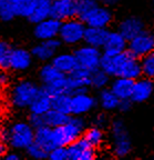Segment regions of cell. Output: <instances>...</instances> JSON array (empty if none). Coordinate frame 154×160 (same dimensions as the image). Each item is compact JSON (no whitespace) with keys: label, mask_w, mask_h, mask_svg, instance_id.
<instances>
[{"label":"cell","mask_w":154,"mask_h":160,"mask_svg":"<svg viewBox=\"0 0 154 160\" xmlns=\"http://www.w3.org/2000/svg\"><path fill=\"white\" fill-rule=\"evenodd\" d=\"M100 68L109 76L124 77L132 80L139 79L142 75L141 61L129 50L115 55L103 53L100 60Z\"/></svg>","instance_id":"cell-1"},{"label":"cell","mask_w":154,"mask_h":160,"mask_svg":"<svg viewBox=\"0 0 154 160\" xmlns=\"http://www.w3.org/2000/svg\"><path fill=\"white\" fill-rule=\"evenodd\" d=\"M84 121L79 117L70 118L62 126L52 128V139L55 146L68 147L80 138L84 131Z\"/></svg>","instance_id":"cell-2"},{"label":"cell","mask_w":154,"mask_h":160,"mask_svg":"<svg viewBox=\"0 0 154 160\" xmlns=\"http://www.w3.org/2000/svg\"><path fill=\"white\" fill-rule=\"evenodd\" d=\"M40 79L43 82V88L51 96L67 92V75L61 72L52 63L45 65L40 70Z\"/></svg>","instance_id":"cell-3"},{"label":"cell","mask_w":154,"mask_h":160,"mask_svg":"<svg viewBox=\"0 0 154 160\" xmlns=\"http://www.w3.org/2000/svg\"><path fill=\"white\" fill-rule=\"evenodd\" d=\"M85 23L81 19L71 18L61 21L59 30L60 41L65 45H77L83 41V36L85 31Z\"/></svg>","instance_id":"cell-4"},{"label":"cell","mask_w":154,"mask_h":160,"mask_svg":"<svg viewBox=\"0 0 154 160\" xmlns=\"http://www.w3.org/2000/svg\"><path fill=\"white\" fill-rule=\"evenodd\" d=\"M35 139V129L30 123L17 122L9 128L8 142L16 149H27Z\"/></svg>","instance_id":"cell-5"},{"label":"cell","mask_w":154,"mask_h":160,"mask_svg":"<svg viewBox=\"0 0 154 160\" xmlns=\"http://www.w3.org/2000/svg\"><path fill=\"white\" fill-rule=\"evenodd\" d=\"M40 88L36 83L22 80L13 87L11 91V102L17 108H29Z\"/></svg>","instance_id":"cell-6"},{"label":"cell","mask_w":154,"mask_h":160,"mask_svg":"<svg viewBox=\"0 0 154 160\" xmlns=\"http://www.w3.org/2000/svg\"><path fill=\"white\" fill-rule=\"evenodd\" d=\"M113 136V151L119 158H123L131 151V140L122 120H114L111 126Z\"/></svg>","instance_id":"cell-7"},{"label":"cell","mask_w":154,"mask_h":160,"mask_svg":"<svg viewBox=\"0 0 154 160\" xmlns=\"http://www.w3.org/2000/svg\"><path fill=\"white\" fill-rule=\"evenodd\" d=\"M73 55L77 59V65L79 68H82L90 72L100 68V60L102 55L99 48L84 45L78 48Z\"/></svg>","instance_id":"cell-8"},{"label":"cell","mask_w":154,"mask_h":160,"mask_svg":"<svg viewBox=\"0 0 154 160\" xmlns=\"http://www.w3.org/2000/svg\"><path fill=\"white\" fill-rule=\"evenodd\" d=\"M128 50L137 58H143L154 50V33L143 30L134 38L129 40Z\"/></svg>","instance_id":"cell-9"},{"label":"cell","mask_w":154,"mask_h":160,"mask_svg":"<svg viewBox=\"0 0 154 160\" xmlns=\"http://www.w3.org/2000/svg\"><path fill=\"white\" fill-rule=\"evenodd\" d=\"M89 86H91V72L90 71L77 67L73 71L67 75L68 93L70 95L87 91V88Z\"/></svg>","instance_id":"cell-10"},{"label":"cell","mask_w":154,"mask_h":160,"mask_svg":"<svg viewBox=\"0 0 154 160\" xmlns=\"http://www.w3.org/2000/svg\"><path fill=\"white\" fill-rule=\"evenodd\" d=\"M81 20L85 23L87 27L107 28V26H109V23L112 20V13L104 6L98 3L90 10L89 12L85 13L81 18Z\"/></svg>","instance_id":"cell-11"},{"label":"cell","mask_w":154,"mask_h":160,"mask_svg":"<svg viewBox=\"0 0 154 160\" xmlns=\"http://www.w3.org/2000/svg\"><path fill=\"white\" fill-rule=\"evenodd\" d=\"M79 0H52L50 17L65 21L78 16Z\"/></svg>","instance_id":"cell-12"},{"label":"cell","mask_w":154,"mask_h":160,"mask_svg":"<svg viewBox=\"0 0 154 160\" xmlns=\"http://www.w3.org/2000/svg\"><path fill=\"white\" fill-rule=\"evenodd\" d=\"M67 149L69 160H93L97 157L95 148L90 146L82 136L70 143Z\"/></svg>","instance_id":"cell-13"},{"label":"cell","mask_w":154,"mask_h":160,"mask_svg":"<svg viewBox=\"0 0 154 160\" xmlns=\"http://www.w3.org/2000/svg\"><path fill=\"white\" fill-rule=\"evenodd\" d=\"M60 26H61L60 20L49 17L47 19L42 20V21H39L38 23H36L35 35L40 40L53 39V38H57L59 36Z\"/></svg>","instance_id":"cell-14"},{"label":"cell","mask_w":154,"mask_h":160,"mask_svg":"<svg viewBox=\"0 0 154 160\" xmlns=\"http://www.w3.org/2000/svg\"><path fill=\"white\" fill-rule=\"evenodd\" d=\"M60 45H61V41L55 39V38L48 40H41V42L33 47L31 55L39 60L47 61V60L52 59L55 57L58 49L60 48Z\"/></svg>","instance_id":"cell-15"},{"label":"cell","mask_w":154,"mask_h":160,"mask_svg":"<svg viewBox=\"0 0 154 160\" xmlns=\"http://www.w3.org/2000/svg\"><path fill=\"white\" fill-rule=\"evenodd\" d=\"M95 106V100L93 97L88 95L87 91L77 92L71 95V113L73 115H83L89 112Z\"/></svg>","instance_id":"cell-16"},{"label":"cell","mask_w":154,"mask_h":160,"mask_svg":"<svg viewBox=\"0 0 154 160\" xmlns=\"http://www.w3.org/2000/svg\"><path fill=\"white\" fill-rule=\"evenodd\" d=\"M154 91V83L150 78L134 80L133 90H132L131 100L134 102H144L152 96Z\"/></svg>","instance_id":"cell-17"},{"label":"cell","mask_w":154,"mask_h":160,"mask_svg":"<svg viewBox=\"0 0 154 160\" xmlns=\"http://www.w3.org/2000/svg\"><path fill=\"white\" fill-rule=\"evenodd\" d=\"M127 47L128 40L123 37V35L120 31H111L108 33L105 42L102 48L104 49V53L115 55L127 50Z\"/></svg>","instance_id":"cell-18"},{"label":"cell","mask_w":154,"mask_h":160,"mask_svg":"<svg viewBox=\"0 0 154 160\" xmlns=\"http://www.w3.org/2000/svg\"><path fill=\"white\" fill-rule=\"evenodd\" d=\"M29 109L31 113L45 115L47 111L52 109V96L45 88H40L39 92L37 93L31 105L29 106Z\"/></svg>","instance_id":"cell-19"},{"label":"cell","mask_w":154,"mask_h":160,"mask_svg":"<svg viewBox=\"0 0 154 160\" xmlns=\"http://www.w3.org/2000/svg\"><path fill=\"white\" fill-rule=\"evenodd\" d=\"M143 30H144L143 21L137 17L125 18L119 26V31L128 41L137 36L140 32H142Z\"/></svg>","instance_id":"cell-20"},{"label":"cell","mask_w":154,"mask_h":160,"mask_svg":"<svg viewBox=\"0 0 154 160\" xmlns=\"http://www.w3.org/2000/svg\"><path fill=\"white\" fill-rule=\"evenodd\" d=\"M108 33H109V31L105 28L87 27L84 31V36H83V41L85 42V45L101 48L104 45Z\"/></svg>","instance_id":"cell-21"},{"label":"cell","mask_w":154,"mask_h":160,"mask_svg":"<svg viewBox=\"0 0 154 160\" xmlns=\"http://www.w3.org/2000/svg\"><path fill=\"white\" fill-rule=\"evenodd\" d=\"M31 60H32V55L28 50L21 48L12 49L10 56V68L18 71L26 70L31 65Z\"/></svg>","instance_id":"cell-22"},{"label":"cell","mask_w":154,"mask_h":160,"mask_svg":"<svg viewBox=\"0 0 154 160\" xmlns=\"http://www.w3.org/2000/svg\"><path fill=\"white\" fill-rule=\"evenodd\" d=\"M133 85H134V80L124 77H117V79L112 82L110 89L120 100L131 99Z\"/></svg>","instance_id":"cell-23"},{"label":"cell","mask_w":154,"mask_h":160,"mask_svg":"<svg viewBox=\"0 0 154 160\" xmlns=\"http://www.w3.org/2000/svg\"><path fill=\"white\" fill-rule=\"evenodd\" d=\"M52 65L55 66L57 69H59L61 72L70 73L71 71L78 67L77 65V59H75L73 53H60V55H55L52 58Z\"/></svg>","instance_id":"cell-24"},{"label":"cell","mask_w":154,"mask_h":160,"mask_svg":"<svg viewBox=\"0 0 154 160\" xmlns=\"http://www.w3.org/2000/svg\"><path fill=\"white\" fill-rule=\"evenodd\" d=\"M33 142L41 146L45 150L49 152L50 150L55 147L52 139V128L48 126H42L35 129V139Z\"/></svg>","instance_id":"cell-25"},{"label":"cell","mask_w":154,"mask_h":160,"mask_svg":"<svg viewBox=\"0 0 154 160\" xmlns=\"http://www.w3.org/2000/svg\"><path fill=\"white\" fill-rule=\"evenodd\" d=\"M51 3H52V0H38L33 12L30 15L28 19L32 23H38L39 21L49 18L51 12Z\"/></svg>","instance_id":"cell-26"},{"label":"cell","mask_w":154,"mask_h":160,"mask_svg":"<svg viewBox=\"0 0 154 160\" xmlns=\"http://www.w3.org/2000/svg\"><path fill=\"white\" fill-rule=\"evenodd\" d=\"M37 2L38 0H11L16 17L29 18L33 12Z\"/></svg>","instance_id":"cell-27"},{"label":"cell","mask_w":154,"mask_h":160,"mask_svg":"<svg viewBox=\"0 0 154 160\" xmlns=\"http://www.w3.org/2000/svg\"><path fill=\"white\" fill-rule=\"evenodd\" d=\"M70 119L69 115L63 112H60L58 110L50 109L49 111L43 115V120H45V126H48L50 128H55L59 126H62Z\"/></svg>","instance_id":"cell-28"},{"label":"cell","mask_w":154,"mask_h":160,"mask_svg":"<svg viewBox=\"0 0 154 160\" xmlns=\"http://www.w3.org/2000/svg\"><path fill=\"white\" fill-rule=\"evenodd\" d=\"M52 109L70 115L71 113V95L63 92L52 96Z\"/></svg>","instance_id":"cell-29"},{"label":"cell","mask_w":154,"mask_h":160,"mask_svg":"<svg viewBox=\"0 0 154 160\" xmlns=\"http://www.w3.org/2000/svg\"><path fill=\"white\" fill-rule=\"evenodd\" d=\"M100 103L102 108L105 110H114L118 109L120 103V99L113 93L111 89H103L100 93Z\"/></svg>","instance_id":"cell-30"},{"label":"cell","mask_w":154,"mask_h":160,"mask_svg":"<svg viewBox=\"0 0 154 160\" xmlns=\"http://www.w3.org/2000/svg\"><path fill=\"white\" fill-rule=\"evenodd\" d=\"M83 138L87 140V142L90 146L97 148L103 142V132H102L101 128L95 126V127L89 128L88 130H85Z\"/></svg>","instance_id":"cell-31"},{"label":"cell","mask_w":154,"mask_h":160,"mask_svg":"<svg viewBox=\"0 0 154 160\" xmlns=\"http://www.w3.org/2000/svg\"><path fill=\"white\" fill-rule=\"evenodd\" d=\"M110 76L101 68H98L91 72V86L95 88H104L109 83Z\"/></svg>","instance_id":"cell-32"},{"label":"cell","mask_w":154,"mask_h":160,"mask_svg":"<svg viewBox=\"0 0 154 160\" xmlns=\"http://www.w3.org/2000/svg\"><path fill=\"white\" fill-rule=\"evenodd\" d=\"M142 73L150 79H154V50L142 58Z\"/></svg>","instance_id":"cell-33"},{"label":"cell","mask_w":154,"mask_h":160,"mask_svg":"<svg viewBox=\"0 0 154 160\" xmlns=\"http://www.w3.org/2000/svg\"><path fill=\"white\" fill-rule=\"evenodd\" d=\"M12 48L6 41H0V69L10 68V56Z\"/></svg>","instance_id":"cell-34"},{"label":"cell","mask_w":154,"mask_h":160,"mask_svg":"<svg viewBox=\"0 0 154 160\" xmlns=\"http://www.w3.org/2000/svg\"><path fill=\"white\" fill-rule=\"evenodd\" d=\"M15 17L11 0H0V19L2 21H10Z\"/></svg>","instance_id":"cell-35"},{"label":"cell","mask_w":154,"mask_h":160,"mask_svg":"<svg viewBox=\"0 0 154 160\" xmlns=\"http://www.w3.org/2000/svg\"><path fill=\"white\" fill-rule=\"evenodd\" d=\"M26 150H27V153L29 157H31L32 159H38V160L47 159L48 153H49L47 150H45L41 146L37 145L36 142H32Z\"/></svg>","instance_id":"cell-36"},{"label":"cell","mask_w":154,"mask_h":160,"mask_svg":"<svg viewBox=\"0 0 154 160\" xmlns=\"http://www.w3.org/2000/svg\"><path fill=\"white\" fill-rule=\"evenodd\" d=\"M48 158L51 160H69L67 147H61V146L55 147L49 151Z\"/></svg>","instance_id":"cell-37"},{"label":"cell","mask_w":154,"mask_h":160,"mask_svg":"<svg viewBox=\"0 0 154 160\" xmlns=\"http://www.w3.org/2000/svg\"><path fill=\"white\" fill-rule=\"evenodd\" d=\"M29 123L32 126L33 129H37L39 127L45 126V120L43 115H38V113H31L29 117Z\"/></svg>","instance_id":"cell-38"},{"label":"cell","mask_w":154,"mask_h":160,"mask_svg":"<svg viewBox=\"0 0 154 160\" xmlns=\"http://www.w3.org/2000/svg\"><path fill=\"white\" fill-rule=\"evenodd\" d=\"M131 99H123V100H120V103H119V109L121 110V111H123V112H125V111H128V110H130V108H131Z\"/></svg>","instance_id":"cell-39"},{"label":"cell","mask_w":154,"mask_h":160,"mask_svg":"<svg viewBox=\"0 0 154 160\" xmlns=\"http://www.w3.org/2000/svg\"><path fill=\"white\" fill-rule=\"evenodd\" d=\"M105 123H107V118L103 115L98 116L97 119H95V125H97V127L101 128V127H103V126H105Z\"/></svg>","instance_id":"cell-40"},{"label":"cell","mask_w":154,"mask_h":160,"mask_svg":"<svg viewBox=\"0 0 154 160\" xmlns=\"http://www.w3.org/2000/svg\"><path fill=\"white\" fill-rule=\"evenodd\" d=\"M8 139H9V129L0 130V141L8 142Z\"/></svg>","instance_id":"cell-41"},{"label":"cell","mask_w":154,"mask_h":160,"mask_svg":"<svg viewBox=\"0 0 154 160\" xmlns=\"http://www.w3.org/2000/svg\"><path fill=\"white\" fill-rule=\"evenodd\" d=\"M5 159H6V160H19V159H20V156L18 155V153H16V152L6 153Z\"/></svg>","instance_id":"cell-42"},{"label":"cell","mask_w":154,"mask_h":160,"mask_svg":"<svg viewBox=\"0 0 154 160\" xmlns=\"http://www.w3.org/2000/svg\"><path fill=\"white\" fill-rule=\"evenodd\" d=\"M8 83V76L3 72H0V87H3Z\"/></svg>","instance_id":"cell-43"},{"label":"cell","mask_w":154,"mask_h":160,"mask_svg":"<svg viewBox=\"0 0 154 160\" xmlns=\"http://www.w3.org/2000/svg\"><path fill=\"white\" fill-rule=\"evenodd\" d=\"M6 153H7V146H6V142L0 141V157H5Z\"/></svg>","instance_id":"cell-44"},{"label":"cell","mask_w":154,"mask_h":160,"mask_svg":"<svg viewBox=\"0 0 154 160\" xmlns=\"http://www.w3.org/2000/svg\"><path fill=\"white\" fill-rule=\"evenodd\" d=\"M97 1L104 6H112V5H114L115 2H118V0H97Z\"/></svg>","instance_id":"cell-45"},{"label":"cell","mask_w":154,"mask_h":160,"mask_svg":"<svg viewBox=\"0 0 154 160\" xmlns=\"http://www.w3.org/2000/svg\"><path fill=\"white\" fill-rule=\"evenodd\" d=\"M153 3H154V0H153Z\"/></svg>","instance_id":"cell-46"}]
</instances>
